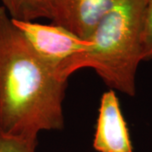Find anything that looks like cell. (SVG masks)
Returning <instances> with one entry per match:
<instances>
[{"mask_svg":"<svg viewBox=\"0 0 152 152\" xmlns=\"http://www.w3.org/2000/svg\"><path fill=\"white\" fill-rule=\"evenodd\" d=\"M38 138L8 134L0 131V152H37Z\"/></svg>","mask_w":152,"mask_h":152,"instance_id":"7","label":"cell"},{"mask_svg":"<svg viewBox=\"0 0 152 152\" xmlns=\"http://www.w3.org/2000/svg\"><path fill=\"white\" fill-rule=\"evenodd\" d=\"M3 7L12 20L36 21L49 19L48 0H1Z\"/></svg>","mask_w":152,"mask_h":152,"instance_id":"6","label":"cell"},{"mask_svg":"<svg viewBox=\"0 0 152 152\" xmlns=\"http://www.w3.org/2000/svg\"><path fill=\"white\" fill-rule=\"evenodd\" d=\"M145 0H118L95 28L89 51L67 60L58 69L67 80L75 71L90 68L113 91L134 96L136 74L143 59Z\"/></svg>","mask_w":152,"mask_h":152,"instance_id":"2","label":"cell"},{"mask_svg":"<svg viewBox=\"0 0 152 152\" xmlns=\"http://www.w3.org/2000/svg\"><path fill=\"white\" fill-rule=\"evenodd\" d=\"M118 0H48L49 20L89 40L95 28Z\"/></svg>","mask_w":152,"mask_h":152,"instance_id":"4","label":"cell"},{"mask_svg":"<svg viewBox=\"0 0 152 152\" xmlns=\"http://www.w3.org/2000/svg\"><path fill=\"white\" fill-rule=\"evenodd\" d=\"M67 84L0 6V131L38 138L62 130Z\"/></svg>","mask_w":152,"mask_h":152,"instance_id":"1","label":"cell"},{"mask_svg":"<svg viewBox=\"0 0 152 152\" xmlns=\"http://www.w3.org/2000/svg\"><path fill=\"white\" fill-rule=\"evenodd\" d=\"M92 145L96 152H134L129 128L113 90L109 89L102 96Z\"/></svg>","mask_w":152,"mask_h":152,"instance_id":"5","label":"cell"},{"mask_svg":"<svg viewBox=\"0 0 152 152\" xmlns=\"http://www.w3.org/2000/svg\"><path fill=\"white\" fill-rule=\"evenodd\" d=\"M27 38L34 50L42 59L58 69L74 56L89 51L92 43L76 36L65 28L54 24H41L37 21H18L12 20Z\"/></svg>","mask_w":152,"mask_h":152,"instance_id":"3","label":"cell"},{"mask_svg":"<svg viewBox=\"0 0 152 152\" xmlns=\"http://www.w3.org/2000/svg\"><path fill=\"white\" fill-rule=\"evenodd\" d=\"M143 59H152V0H145V14L143 26Z\"/></svg>","mask_w":152,"mask_h":152,"instance_id":"8","label":"cell"}]
</instances>
